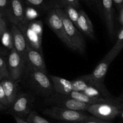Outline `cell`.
Returning <instances> with one entry per match:
<instances>
[{
  "mask_svg": "<svg viewBox=\"0 0 123 123\" xmlns=\"http://www.w3.org/2000/svg\"><path fill=\"white\" fill-rule=\"evenodd\" d=\"M122 97H123V96H122Z\"/></svg>",
  "mask_w": 123,
  "mask_h": 123,
  "instance_id": "obj_39",
  "label": "cell"
},
{
  "mask_svg": "<svg viewBox=\"0 0 123 123\" xmlns=\"http://www.w3.org/2000/svg\"><path fill=\"white\" fill-rule=\"evenodd\" d=\"M0 103H1L4 106L7 107V108H9L10 106L9 102H8L7 97H6V94H5L4 90L2 87L1 81L0 82Z\"/></svg>",
  "mask_w": 123,
  "mask_h": 123,
  "instance_id": "obj_23",
  "label": "cell"
},
{
  "mask_svg": "<svg viewBox=\"0 0 123 123\" xmlns=\"http://www.w3.org/2000/svg\"><path fill=\"white\" fill-rule=\"evenodd\" d=\"M0 74L2 76L4 79L10 78L9 70L8 68L7 62L3 56L0 55Z\"/></svg>",
  "mask_w": 123,
  "mask_h": 123,
  "instance_id": "obj_21",
  "label": "cell"
},
{
  "mask_svg": "<svg viewBox=\"0 0 123 123\" xmlns=\"http://www.w3.org/2000/svg\"><path fill=\"white\" fill-rule=\"evenodd\" d=\"M72 85H73V91H78V92H83L88 85L80 77L77 78L75 80H72Z\"/></svg>",
  "mask_w": 123,
  "mask_h": 123,
  "instance_id": "obj_19",
  "label": "cell"
},
{
  "mask_svg": "<svg viewBox=\"0 0 123 123\" xmlns=\"http://www.w3.org/2000/svg\"><path fill=\"white\" fill-rule=\"evenodd\" d=\"M123 109L120 103H101L90 105L86 112L100 120L111 121L119 116Z\"/></svg>",
  "mask_w": 123,
  "mask_h": 123,
  "instance_id": "obj_4",
  "label": "cell"
},
{
  "mask_svg": "<svg viewBox=\"0 0 123 123\" xmlns=\"http://www.w3.org/2000/svg\"><path fill=\"white\" fill-rule=\"evenodd\" d=\"M43 113L46 116L62 122L77 123L92 118L85 111H76L57 106H51L43 109Z\"/></svg>",
  "mask_w": 123,
  "mask_h": 123,
  "instance_id": "obj_3",
  "label": "cell"
},
{
  "mask_svg": "<svg viewBox=\"0 0 123 123\" xmlns=\"http://www.w3.org/2000/svg\"><path fill=\"white\" fill-rule=\"evenodd\" d=\"M18 82L12 80L10 78H5L1 81L5 94L10 106L18 96Z\"/></svg>",
  "mask_w": 123,
  "mask_h": 123,
  "instance_id": "obj_16",
  "label": "cell"
},
{
  "mask_svg": "<svg viewBox=\"0 0 123 123\" xmlns=\"http://www.w3.org/2000/svg\"><path fill=\"white\" fill-rule=\"evenodd\" d=\"M25 73L28 74V81L31 86L38 94L49 97L55 93L52 82L46 74L28 64Z\"/></svg>",
  "mask_w": 123,
  "mask_h": 123,
  "instance_id": "obj_2",
  "label": "cell"
},
{
  "mask_svg": "<svg viewBox=\"0 0 123 123\" xmlns=\"http://www.w3.org/2000/svg\"><path fill=\"white\" fill-rule=\"evenodd\" d=\"M26 63L35 69L38 70L45 74L47 73L43 54H42L36 49H32L28 45L26 51Z\"/></svg>",
  "mask_w": 123,
  "mask_h": 123,
  "instance_id": "obj_11",
  "label": "cell"
},
{
  "mask_svg": "<svg viewBox=\"0 0 123 123\" xmlns=\"http://www.w3.org/2000/svg\"><path fill=\"white\" fill-rule=\"evenodd\" d=\"M26 120L31 123H51L38 114L35 111H31L26 118Z\"/></svg>",
  "mask_w": 123,
  "mask_h": 123,
  "instance_id": "obj_18",
  "label": "cell"
},
{
  "mask_svg": "<svg viewBox=\"0 0 123 123\" xmlns=\"http://www.w3.org/2000/svg\"><path fill=\"white\" fill-rule=\"evenodd\" d=\"M26 18H27V21H28V20L32 21L36 18L38 17V13L36 11L34 10L33 9H28V10L26 12Z\"/></svg>",
  "mask_w": 123,
  "mask_h": 123,
  "instance_id": "obj_26",
  "label": "cell"
},
{
  "mask_svg": "<svg viewBox=\"0 0 123 123\" xmlns=\"http://www.w3.org/2000/svg\"><path fill=\"white\" fill-rule=\"evenodd\" d=\"M4 79V78H3V77H2V76L1 75V74H0V82L2 81V79Z\"/></svg>",
  "mask_w": 123,
  "mask_h": 123,
  "instance_id": "obj_36",
  "label": "cell"
},
{
  "mask_svg": "<svg viewBox=\"0 0 123 123\" xmlns=\"http://www.w3.org/2000/svg\"><path fill=\"white\" fill-rule=\"evenodd\" d=\"M8 109L7 107L4 106L2 105L1 103H0V111H4V110H6V109Z\"/></svg>",
  "mask_w": 123,
  "mask_h": 123,
  "instance_id": "obj_33",
  "label": "cell"
},
{
  "mask_svg": "<svg viewBox=\"0 0 123 123\" xmlns=\"http://www.w3.org/2000/svg\"><path fill=\"white\" fill-rule=\"evenodd\" d=\"M30 3L34 6H39L43 2V0H27Z\"/></svg>",
  "mask_w": 123,
  "mask_h": 123,
  "instance_id": "obj_30",
  "label": "cell"
},
{
  "mask_svg": "<svg viewBox=\"0 0 123 123\" xmlns=\"http://www.w3.org/2000/svg\"><path fill=\"white\" fill-rule=\"evenodd\" d=\"M59 123H114L111 121H105V120H100L97 118L95 117H92V118L89 119H86V120H83V121H79V122L77 123H67V122H61Z\"/></svg>",
  "mask_w": 123,
  "mask_h": 123,
  "instance_id": "obj_24",
  "label": "cell"
},
{
  "mask_svg": "<svg viewBox=\"0 0 123 123\" xmlns=\"http://www.w3.org/2000/svg\"><path fill=\"white\" fill-rule=\"evenodd\" d=\"M114 48L117 50L121 51L123 48V28L120 30L118 35L116 43L114 44Z\"/></svg>",
  "mask_w": 123,
  "mask_h": 123,
  "instance_id": "obj_25",
  "label": "cell"
},
{
  "mask_svg": "<svg viewBox=\"0 0 123 123\" xmlns=\"http://www.w3.org/2000/svg\"><path fill=\"white\" fill-rule=\"evenodd\" d=\"M14 120L16 121L17 123H31L26 120V119L24 118L19 117L18 116H13Z\"/></svg>",
  "mask_w": 123,
  "mask_h": 123,
  "instance_id": "obj_29",
  "label": "cell"
},
{
  "mask_svg": "<svg viewBox=\"0 0 123 123\" xmlns=\"http://www.w3.org/2000/svg\"><path fill=\"white\" fill-rule=\"evenodd\" d=\"M114 1H115V2H116V3H117V4H120V3H121V2H123V0H114Z\"/></svg>",
  "mask_w": 123,
  "mask_h": 123,
  "instance_id": "obj_34",
  "label": "cell"
},
{
  "mask_svg": "<svg viewBox=\"0 0 123 123\" xmlns=\"http://www.w3.org/2000/svg\"><path fill=\"white\" fill-rule=\"evenodd\" d=\"M76 26L83 34L92 40H95L94 29L92 22L86 14L83 12L79 13V18Z\"/></svg>",
  "mask_w": 123,
  "mask_h": 123,
  "instance_id": "obj_15",
  "label": "cell"
},
{
  "mask_svg": "<svg viewBox=\"0 0 123 123\" xmlns=\"http://www.w3.org/2000/svg\"><path fill=\"white\" fill-rule=\"evenodd\" d=\"M68 96L88 105L101 104V103H120L114 98H96L90 97L82 92L73 91Z\"/></svg>",
  "mask_w": 123,
  "mask_h": 123,
  "instance_id": "obj_13",
  "label": "cell"
},
{
  "mask_svg": "<svg viewBox=\"0 0 123 123\" xmlns=\"http://www.w3.org/2000/svg\"><path fill=\"white\" fill-rule=\"evenodd\" d=\"M66 14H67V16H68V18L70 19L71 21H72V22L73 23V24L76 26L79 16V13L77 12L76 10L74 8H73V7H69V8L67 9Z\"/></svg>",
  "mask_w": 123,
  "mask_h": 123,
  "instance_id": "obj_22",
  "label": "cell"
},
{
  "mask_svg": "<svg viewBox=\"0 0 123 123\" xmlns=\"http://www.w3.org/2000/svg\"><path fill=\"white\" fill-rule=\"evenodd\" d=\"M45 102L52 106H57L76 111H86L90 105L76 100L67 95L56 92L48 97L45 100Z\"/></svg>",
  "mask_w": 123,
  "mask_h": 123,
  "instance_id": "obj_5",
  "label": "cell"
},
{
  "mask_svg": "<svg viewBox=\"0 0 123 123\" xmlns=\"http://www.w3.org/2000/svg\"><path fill=\"white\" fill-rule=\"evenodd\" d=\"M47 22L50 28L54 31L60 40L68 48V40L65 32L63 23L57 13L52 12L48 17Z\"/></svg>",
  "mask_w": 123,
  "mask_h": 123,
  "instance_id": "obj_10",
  "label": "cell"
},
{
  "mask_svg": "<svg viewBox=\"0 0 123 123\" xmlns=\"http://www.w3.org/2000/svg\"><path fill=\"white\" fill-rule=\"evenodd\" d=\"M16 25L18 26V28L20 30L22 33L24 35L27 45L43 54V48H42L43 37L33 31L29 26L28 22H22Z\"/></svg>",
  "mask_w": 123,
  "mask_h": 123,
  "instance_id": "obj_9",
  "label": "cell"
},
{
  "mask_svg": "<svg viewBox=\"0 0 123 123\" xmlns=\"http://www.w3.org/2000/svg\"><path fill=\"white\" fill-rule=\"evenodd\" d=\"M7 30V26H6V22H5L3 19H2L0 18V38H1L2 34Z\"/></svg>",
  "mask_w": 123,
  "mask_h": 123,
  "instance_id": "obj_27",
  "label": "cell"
},
{
  "mask_svg": "<svg viewBox=\"0 0 123 123\" xmlns=\"http://www.w3.org/2000/svg\"><path fill=\"white\" fill-rule=\"evenodd\" d=\"M49 78L56 93L68 96L73 91L72 81L54 75H50Z\"/></svg>",
  "mask_w": 123,
  "mask_h": 123,
  "instance_id": "obj_14",
  "label": "cell"
},
{
  "mask_svg": "<svg viewBox=\"0 0 123 123\" xmlns=\"http://www.w3.org/2000/svg\"><path fill=\"white\" fill-rule=\"evenodd\" d=\"M28 22L29 26L33 31L37 32L38 35L43 37V23L40 20H32L30 22Z\"/></svg>",
  "mask_w": 123,
  "mask_h": 123,
  "instance_id": "obj_20",
  "label": "cell"
},
{
  "mask_svg": "<svg viewBox=\"0 0 123 123\" xmlns=\"http://www.w3.org/2000/svg\"><path fill=\"white\" fill-rule=\"evenodd\" d=\"M67 1H68V2H74V0H67Z\"/></svg>",
  "mask_w": 123,
  "mask_h": 123,
  "instance_id": "obj_37",
  "label": "cell"
},
{
  "mask_svg": "<svg viewBox=\"0 0 123 123\" xmlns=\"http://www.w3.org/2000/svg\"><path fill=\"white\" fill-rule=\"evenodd\" d=\"M120 23H121V24L122 25V26H123V10L121 11V14H120Z\"/></svg>",
  "mask_w": 123,
  "mask_h": 123,
  "instance_id": "obj_32",
  "label": "cell"
},
{
  "mask_svg": "<svg viewBox=\"0 0 123 123\" xmlns=\"http://www.w3.org/2000/svg\"><path fill=\"white\" fill-rule=\"evenodd\" d=\"M119 116L121 117V118L123 119V109L121 111V112H120V115H119Z\"/></svg>",
  "mask_w": 123,
  "mask_h": 123,
  "instance_id": "obj_35",
  "label": "cell"
},
{
  "mask_svg": "<svg viewBox=\"0 0 123 123\" xmlns=\"http://www.w3.org/2000/svg\"><path fill=\"white\" fill-rule=\"evenodd\" d=\"M56 13L62 19L65 32L68 43V48L80 54H85L86 50L85 41L82 34L62 11L56 10Z\"/></svg>",
  "mask_w": 123,
  "mask_h": 123,
  "instance_id": "obj_1",
  "label": "cell"
},
{
  "mask_svg": "<svg viewBox=\"0 0 123 123\" xmlns=\"http://www.w3.org/2000/svg\"><path fill=\"white\" fill-rule=\"evenodd\" d=\"M103 4L104 8H110L112 6V0H103Z\"/></svg>",
  "mask_w": 123,
  "mask_h": 123,
  "instance_id": "obj_28",
  "label": "cell"
},
{
  "mask_svg": "<svg viewBox=\"0 0 123 123\" xmlns=\"http://www.w3.org/2000/svg\"><path fill=\"white\" fill-rule=\"evenodd\" d=\"M7 3L6 0H0V7H4Z\"/></svg>",
  "mask_w": 123,
  "mask_h": 123,
  "instance_id": "obj_31",
  "label": "cell"
},
{
  "mask_svg": "<svg viewBox=\"0 0 123 123\" xmlns=\"http://www.w3.org/2000/svg\"><path fill=\"white\" fill-rule=\"evenodd\" d=\"M120 52L114 48H112L109 52L105 55L103 60L97 65L93 72L90 73L91 78L97 81L104 82L105 78L108 72V68L114 59L117 57Z\"/></svg>",
  "mask_w": 123,
  "mask_h": 123,
  "instance_id": "obj_8",
  "label": "cell"
},
{
  "mask_svg": "<svg viewBox=\"0 0 123 123\" xmlns=\"http://www.w3.org/2000/svg\"><path fill=\"white\" fill-rule=\"evenodd\" d=\"M13 37L14 48L26 62L27 43L24 35L18 26L13 24L10 29Z\"/></svg>",
  "mask_w": 123,
  "mask_h": 123,
  "instance_id": "obj_12",
  "label": "cell"
},
{
  "mask_svg": "<svg viewBox=\"0 0 123 123\" xmlns=\"http://www.w3.org/2000/svg\"><path fill=\"white\" fill-rule=\"evenodd\" d=\"M0 55H1V52H0Z\"/></svg>",
  "mask_w": 123,
  "mask_h": 123,
  "instance_id": "obj_38",
  "label": "cell"
},
{
  "mask_svg": "<svg viewBox=\"0 0 123 123\" xmlns=\"http://www.w3.org/2000/svg\"><path fill=\"white\" fill-rule=\"evenodd\" d=\"M0 40L4 46H5L8 49L12 50L14 48L13 37L11 30H8L7 29L6 31H5L1 36Z\"/></svg>",
  "mask_w": 123,
  "mask_h": 123,
  "instance_id": "obj_17",
  "label": "cell"
},
{
  "mask_svg": "<svg viewBox=\"0 0 123 123\" xmlns=\"http://www.w3.org/2000/svg\"><path fill=\"white\" fill-rule=\"evenodd\" d=\"M34 98L30 94L20 93L9 108V112L13 116L25 118L31 112V108Z\"/></svg>",
  "mask_w": 123,
  "mask_h": 123,
  "instance_id": "obj_7",
  "label": "cell"
},
{
  "mask_svg": "<svg viewBox=\"0 0 123 123\" xmlns=\"http://www.w3.org/2000/svg\"><path fill=\"white\" fill-rule=\"evenodd\" d=\"M10 79L18 81L26 72L27 63L14 48L10 50L7 61Z\"/></svg>",
  "mask_w": 123,
  "mask_h": 123,
  "instance_id": "obj_6",
  "label": "cell"
}]
</instances>
